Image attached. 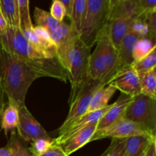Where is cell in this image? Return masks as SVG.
I'll return each mask as SVG.
<instances>
[{
    "label": "cell",
    "mask_w": 156,
    "mask_h": 156,
    "mask_svg": "<svg viewBox=\"0 0 156 156\" xmlns=\"http://www.w3.org/2000/svg\"><path fill=\"white\" fill-rule=\"evenodd\" d=\"M133 21L132 19H116L108 21L105 31L117 49L125 36L130 32Z\"/></svg>",
    "instance_id": "obj_15"
},
{
    "label": "cell",
    "mask_w": 156,
    "mask_h": 156,
    "mask_svg": "<svg viewBox=\"0 0 156 156\" xmlns=\"http://www.w3.org/2000/svg\"><path fill=\"white\" fill-rule=\"evenodd\" d=\"M0 9L8 27L20 29L19 9L17 0H0Z\"/></svg>",
    "instance_id": "obj_20"
},
{
    "label": "cell",
    "mask_w": 156,
    "mask_h": 156,
    "mask_svg": "<svg viewBox=\"0 0 156 156\" xmlns=\"http://www.w3.org/2000/svg\"><path fill=\"white\" fill-rule=\"evenodd\" d=\"M103 86L106 85L88 78L82 86L71 91L69 99V111L66 120L58 129L59 134L64 132L75 120L88 113L93 94L98 88Z\"/></svg>",
    "instance_id": "obj_4"
},
{
    "label": "cell",
    "mask_w": 156,
    "mask_h": 156,
    "mask_svg": "<svg viewBox=\"0 0 156 156\" xmlns=\"http://www.w3.org/2000/svg\"><path fill=\"white\" fill-rule=\"evenodd\" d=\"M155 49H156L155 41H152L147 37L139 39L133 51V63L143 59Z\"/></svg>",
    "instance_id": "obj_25"
},
{
    "label": "cell",
    "mask_w": 156,
    "mask_h": 156,
    "mask_svg": "<svg viewBox=\"0 0 156 156\" xmlns=\"http://www.w3.org/2000/svg\"><path fill=\"white\" fill-rule=\"evenodd\" d=\"M123 69L124 68L120 64L118 50L104 30L96 41L94 52L89 56L88 77L108 85Z\"/></svg>",
    "instance_id": "obj_2"
},
{
    "label": "cell",
    "mask_w": 156,
    "mask_h": 156,
    "mask_svg": "<svg viewBox=\"0 0 156 156\" xmlns=\"http://www.w3.org/2000/svg\"><path fill=\"white\" fill-rule=\"evenodd\" d=\"M156 138L149 136L139 135L126 139V156H146L148 150Z\"/></svg>",
    "instance_id": "obj_16"
},
{
    "label": "cell",
    "mask_w": 156,
    "mask_h": 156,
    "mask_svg": "<svg viewBox=\"0 0 156 156\" xmlns=\"http://www.w3.org/2000/svg\"><path fill=\"white\" fill-rule=\"evenodd\" d=\"M6 105H7V101H6L5 94L4 90H3L1 73H0V122H1L2 113L3 111H4V109L6 107Z\"/></svg>",
    "instance_id": "obj_35"
},
{
    "label": "cell",
    "mask_w": 156,
    "mask_h": 156,
    "mask_svg": "<svg viewBox=\"0 0 156 156\" xmlns=\"http://www.w3.org/2000/svg\"><path fill=\"white\" fill-rule=\"evenodd\" d=\"M0 73L3 90L8 103L18 108L25 106L29 88L36 79L50 77L66 82V73L57 58L18 59L8 53L0 46Z\"/></svg>",
    "instance_id": "obj_1"
},
{
    "label": "cell",
    "mask_w": 156,
    "mask_h": 156,
    "mask_svg": "<svg viewBox=\"0 0 156 156\" xmlns=\"http://www.w3.org/2000/svg\"><path fill=\"white\" fill-rule=\"evenodd\" d=\"M138 0H110L108 21L136 19L143 17Z\"/></svg>",
    "instance_id": "obj_11"
},
{
    "label": "cell",
    "mask_w": 156,
    "mask_h": 156,
    "mask_svg": "<svg viewBox=\"0 0 156 156\" xmlns=\"http://www.w3.org/2000/svg\"><path fill=\"white\" fill-rule=\"evenodd\" d=\"M19 9L20 18V30L21 32L26 31L34 27L30 15V9L28 0H17Z\"/></svg>",
    "instance_id": "obj_26"
},
{
    "label": "cell",
    "mask_w": 156,
    "mask_h": 156,
    "mask_svg": "<svg viewBox=\"0 0 156 156\" xmlns=\"http://www.w3.org/2000/svg\"><path fill=\"white\" fill-rule=\"evenodd\" d=\"M87 11V0H73L70 26L79 34L85 21Z\"/></svg>",
    "instance_id": "obj_22"
},
{
    "label": "cell",
    "mask_w": 156,
    "mask_h": 156,
    "mask_svg": "<svg viewBox=\"0 0 156 156\" xmlns=\"http://www.w3.org/2000/svg\"><path fill=\"white\" fill-rule=\"evenodd\" d=\"M138 2L143 15L156 12L155 0H138Z\"/></svg>",
    "instance_id": "obj_33"
},
{
    "label": "cell",
    "mask_w": 156,
    "mask_h": 156,
    "mask_svg": "<svg viewBox=\"0 0 156 156\" xmlns=\"http://www.w3.org/2000/svg\"><path fill=\"white\" fill-rule=\"evenodd\" d=\"M144 135L153 137L140 125L121 117L110 126L96 131L91 139V142L101 140L105 138L112 139H126L133 136ZM156 138V137H154Z\"/></svg>",
    "instance_id": "obj_8"
},
{
    "label": "cell",
    "mask_w": 156,
    "mask_h": 156,
    "mask_svg": "<svg viewBox=\"0 0 156 156\" xmlns=\"http://www.w3.org/2000/svg\"><path fill=\"white\" fill-rule=\"evenodd\" d=\"M107 155H108V149H107V150L105 151V152H104V153L102 154L101 155H100V156H107Z\"/></svg>",
    "instance_id": "obj_39"
},
{
    "label": "cell",
    "mask_w": 156,
    "mask_h": 156,
    "mask_svg": "<svg viewBox=\"0 0 156 156\" xmlns=\"http://www.w3.org/2000/svg\"><path fill=\"white\" fill-rule=\"evenodd\" d=\"M146 156H156V140L153 141L148 150Z\"/></svg>",
    "instance_id": "obj_38"
},
{
    "label": "cell",
    "mask_w": 156,
    "mask_h": 156,
    "mask_svg": "<svg viewBox=\"0 0 156 156\" xmlns=\"http://www.w3.org/2000/svg\"><path fill=\"white\" fill-rule=\"evenodd\" d=\"M141 94L156 99V68L139 76Z\"/></svg>",
    "instance_id": "obj_24"
},
{
    "label": "cell",
    "mask_w": 156,
    "mask_h": 156,
    "mask_svg": "<svg viewBox=\"0 0 156 156\" xmlns=\"http://www.w3.org/2000/svg\"><path fill=\"white\" fill-rule=\"evenodd\" d=\"M123 117L140 125L152 136L156 137V99L143 94L133 97Z\"/></svg>",
    "instance_id": "obj_5"
},
{
    "label": "cell",
    "mask_w": 156,
    "mask_h": 156,
    "mask_svg": "<svg viewBox=\"0 0 156 156\" xmlns=\"http://www.w3.org/2000/svg\"><path fill=\"white\" fill-rule=\"evenodd\" d=\"M19 122V108L12 103H7L2 116L1 129L4 130L5 135L7 136L9 131L17 128Z\"/></svg>",
    "instance_id": "obj_21"
},
{
    "label": "cell",
    "mask_w": 156,
    "mask_h": 156,
    "mask_svg": "<svg viewBox=\"0 0 156 156\" xmlns=\"http://www.w3.org/2000/svg\"><path fill=\"white\" fill-rule=\"evenodd\" d=\"M145 22L148 27V37L152 41H155L156 37V12H151L144 15Z\"/></svg>",
    "instance_id": "obj_32"
},
{
    "label": "cell",
    "mask_w": 156,
    "mask_h": 156,
    "mask_svg": "<svg viewBox=\"0 0 156 156\" xmlns=\"http://www.w3.org/2000/svg\"><path fill=\"white\" fill-rule=\"evenodd\" d=\"M139 39L140 38L136 36L134 34L129 32L125 36L120 43L117 50H118L120 64L123 68L132 66L133 65V51Z\"/></svg>",
    "instance_id": "obj_17"
},
{
    "label": "cell",
    "mask_w": 156,
    "mask_h": 156,
    "mask_svg": "<svg viewBox=\"0 0 156 156\" xmlns=\"http://www.w3.org/2000/svg\"><path fill=\"white\" fill-rule=\"evenodd\" d=\"M110 0H87L85 21L79 33V38L91 50L108 21Z\"/></svg>",
    "instance_id": "obj_3"
},
{
    "label": "cell",
    "mask_w": 156,
    "mask_h": 156,
    "mask_svg": "<svg viewBox=\"0 0 156 156\" xmlns=\"http://www.w3.org/2000/svg\"><path fill=\"white\" fill-rule=\"evenodd\" d=\"M34 17L37 26L46 29L50 33V34H52L59 27L61 23L55 20L51 16L50 12L38 7L34 9Z\"/></svg>",
    "instance_id": "obj_23"
},
{
    "label": "cell",
    "mask_w": 156,
    "mask_h": 156,
    "mask_svg": "<svg viewBox=\"0 0 156 156\" xmlns=\"http://www.w3.org/2000/svg\"><path fill=\"white\" fill-rule=\"evenodd\" d=\"M125 143L126 139H112L107 156H126Z\"/></svg>",
    "instance_id": "obj_29"
},
{
    "label": "cell",
    "mask_w": 156,
    "mask_h": 156,
    "mask_svg": "<svg viewBox=\"0 0 156 156\" xmlns=\"http://www.w3.org/2000/svg\"><path fill=\"white\" fill-rule=\"evenodd\" d=\"M50 14L51 16L59 22L63 21L66 17V10L61 0H54L50 7Z\"/></svg>",
    "instance_id": "obj_31"
},
{
    "label": "cell",
    "mask_w": 156,
    "mask_h": 156,
    "mask_svg": "<svg viewBox=\"0 0 156 156\" xmlns=\"http://www.w3.org/2000/svg\"><path fill=\"white\" fill-rule=\"evenodd\" d=\"M0 46L12 57L18 59H49L30 44L19 28L8 27L5 32L0 35Z\"/></svg>",
    "instance_id": "obj_6"
},
{
    "label": "cell",
    "mask_w": 156,
    "mask_h": 156,
    "mask_svg": "<svg viewBox=\"0 0 156 156\" xmlns=\"http://www.w3.org/2000/svg\"><path fill=\"white\" fill-rule=\"evenodd\" d=\"M110 107H111V105H109L108 107L103 108V109L98 110V111H96L88 112L86 113L85 115L81 117L80 118L75 120V121L73 122V123H72L64 132L59 134L57 138L55 139V143L57 145H59L60 143H62L64 140H66L67 138H69V137L71 136L72 135L76 133L77 131L82 129V128L85 127L87 125L90 124V123L98 122L102 117H103V115L106 113V111L109 109Z\"/></svg>",
    "instance_id": "obj_13"
},
{
    "label": "cell",
    "mask_w": 156,
    "mask_h": 156,
    "mask_svg": "<svg viewBox=\"0 0 156 156\" xmlns=\"http://www.w3.org/2000/svg\"><path fill=\"white\" fill-rule=\"evenodd\" d=\"M108 85L129 97L133 98L141 94L140 78L133 66L120 70Z\"/></svg>",
    "instance_id": "obj_10"
},
{
    "label": "cell",
    "mask_w": 156,
    "mask_h": 156,
    "mask_svg": "<svg viewBox=\"0 0 156 156\" xmlns=\"http://www.w3.org/2000/svg\"><path fill=\"white\" fill-rule=\"evenodd\" d=\"M91 50L78 38L74 49L70 55L67 79L70 81L71 90L80 87L88 79V68Z\"/></svg>",
    "instance_id": "obj_7"
},
{
    "label": "cell",
    "mask_w": 156,
    "mask_h": 156,
    "mask_svg": "<svg viewBox=\"0 0 156 156\" xmlns=\"http://www.w3.org/2000/svg\"><path fill=\"white\" fill-rule=\"evenodd\" d=\"M55 143V139H39L31 143L29 148L32 156H37L48 150Z\"/></svg>",
    "instance_id": "obj_28"
},
{
    "label": "cell",
    "mask_w": 156,
    "mask_h": 156,
    "mask_svg": "<svg viewBox=\"0 0 156 156\" xmlns=\"http://www.w3.org/2000/svg\"><path fill=\"white\" fill-rule=\"evenodd\" d=\"M37 156H68L65 152H63V150L62 149V148L59 146V145L54 144L47 151H46L45 152L42 153L41 155H37Z\"/></svg>",
    "instance_id": "obj_34"
},
{
    "label": "cell",
    "mask_w": 156,
    "mask_h": 156,
    "mask_svg": "<svg viewBox=\"0 0 156 156\" xmlns=\"http://www.w3.org/2000/svg\"><path fill=\"white\" fill-rule=\"evenodd\" d=\"M133 67L138 76L147 73L152 69L156 68V49L152 50L148 56L143 58L139 62H135L133 65Z\"/></svg>",
    "instance_id": "obj_27"
},
{
    "label": "cell",
    "mask_w": 156,
    "mask_h": 156,
    "mask_svg": "<svg viewBox=\"0 0 156 156\" xmlns=\"http://www.w3.org/2000/svg\"><path fill=\"white\" fill-rule=\"evenodd\" d=\"M0 156H32L29 148L26 147L15 130H12L5 146L0 149Z\"/></svg>",
    "instance_id": "obj_18"
},
{
    "label": "cell",
    "mask_w": 156,
    "mask_h": 156,
    "mask_svg": "<svg viewBox=\"0 0 156 156\" xmlns=\"http://www.w3.org/2000/svg\"><path fill=\"white\" fill-rule=\"evenodd\" d=\"M61 2H62V3L64 5V8H65L66 16L68 17L70 20L72 12H73V0H61Z\"/></svg>",
    "instance_id": "obj_36"
},
{
    "label": "cell",
    "mask_w": 156,
    "mask_h": 156,
    "mask_svg": "<svg viewBox=\"0 0 156 156\" xmlns=\"http://www.w3.org/2000/svg\"><path fill=\"white\" fill-rule=\"evenodd\" d=\"M132 97H129L124 94H120L119 98L114 104L111 105L109 109L98 121L96 131H98L110 126L114 122L118 120L119 119L123 117L126 107L132 101Z\"/></svg>",
    "instance_id": "obj_14"
},
{
    "label": "cell",
    "mask_w": 156,
    "mask_h": 156,
    "mask_svg": "<svg viewBox=\"0 0 156 156\" xmlns=\"http://www.w3.org/2000/svg\"><path fill=\"white\" fill-rule=\"evenodd\" d=\"M8 28V24L6 23L4 17H3L2 13L1 12V9H0V35L4 34L5 32V30Z\"/></svg>",
    "instance_id": "obj_37"
},
{
    "label": "cell",
    "mask_w": 156,
    "mask_h": 156,
    "mask_svg": "<svg viewBox=\"0 0 156 156\" xmlns=\"http://www.w3.org/2000/svg\"><path fill=\"white\" fill-rule=\"evenodd\" d=\"M16 129L19 137L30 143L39 139L51 138L44 128L30 114L26 105L19 108V122Z\"/></svg>",
    "instance_id": "obj_9"
},
{
    "label": "cell",
    "mask_w": 156,
    "mask_h": 156,
    "mask_svg": "<svg viewBox=\"0 0 156 156\" xmlns=\"http://www.w3.org/2000/svg\"><path fill=\"white\" fill-rule=\"evenodd\" d=\"M97 123L98 122H96L87 125L82 129L77 131L76 133L64 140L59 146L62 148L63 152L67 155L69 156L72 155L91 142L97 129Z\"/></svg>",
    "instance_id": "obj_12"
},
{
    "label": "cell",
    "mask_w": 156,
    "mask_h": 156,
    "mask_svg": "<svg viewBox=\"0 0 156 156\" xmlns=\"http://www.w3.org/2000/svg\"><path fill=\"white\" fill-rule=\"evenodd\" d=\"M143 18H144V16L134 19L132 22L130 28L131 33L134 34L140 39V38L148 37V27Z\"/></svg>",
    "instance_id": "obj_30"
},
{
    "label": "cell",
    "mask_w": 156,
    "mask_h": 156,
    "mask_svg": "<svg viewBox=\"0 0 156 156\" xmlns=\"http://www.w3.org/2000/svg\"><path fill=\"white\" fill-rule=\"evenodd\" d=\"M116 91L117 89L111 85L98 88L93 94L91 103L88 107V112L98 111L108 107L109 105V101L115 94Z\"/></svg>",
    "instance_id": "obj_19"
}]
</instances>
